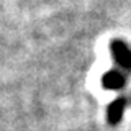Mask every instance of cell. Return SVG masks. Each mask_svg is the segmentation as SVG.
<instances>
[{"mask_svg":"<svg viewBox=\"0 0 131 131\" xmlns=\"http://www.w3.org/2000/svg\"><path fill=\"white\" fill-rule=\"evenodd\" d=\"M113 62L116 64V69L123 72H131V48L121 39H113L110 44Z\"/></svg>","mask_w":131,"mask_h":131,"instance_id":"obj_1","label":"cell"},{"mask_svg":"<svg viewBox=\"0 0 131 131\" xmlns=\"http://www.w3.org/2000/svg\"><path fill=\"white\" fill-rule=\"evenodd\" d=\"M126 105H128L126 97H118L108 105V108H106V120H108L110 125H118L121 121L123 113L126 110Z\"/></svg>","mask_w":131,"mask_h":131,"instance_id":"obj_3","label":"cell"},{"mask_svg":"<svg viewBox=\"0 0 131 131\" xmlns=\"http://www.w3.org/2000/svg\"><path fill=\"white\" fill-rule=\"evenodd\" d=\"M126 85V74L120 69H112L102 75V87L106 90H121Z\"/></svg>","mask_w":131,"mask_h":131,"instance_id":"obj_2","label":"cell"}]
</instances>
